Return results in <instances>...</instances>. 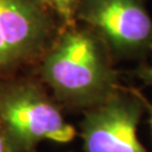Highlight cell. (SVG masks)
I'll return each mask as SVG.
<instances>
[{
	"mask_svg": "<svg viewBox=\"0 0 152 152\" xmlns=\"http://www.w3.org/2000/svg\"><path fill=\"white\" fill-rule=\"evenodd\" d=\"M39 80L62 108L87 112L122 85L107 45L89 27L64 26L38 63Z\"/></svg>",
	"mask_w": 152,
	"mask_h": 152,
	"instance_id": "1",
	"label": "cell"
},
{
	"mask_svg": "<svg viewBox=\"0 0 152 152\" xmlns=\"http://www.w3.org/2000/svg\"><path fill=\"white\" fill-rule=\"evenodd\" d=\"M39 79L0 78V127L15 152H34L43 141L70 143L78 131Z\"/></svg>",
	"mask_w": 152,
	"mask_h": 152,
	"instance_id": "2",
	"label": "cell"
},
{
	"mask_svg": "<svg viewBox=\"0 0 152 152\" xmlns=\"http://www.w3.org/2000/svg\"><path fill=\"white\" fill-rule=\"evenodd\" d=\"M62 27L41 0H0V78L39 63Z\"/></svg>",
	"mask_w": 152,
	"mask_h": 152,
	"instance_id": "3",
	"label": "cell"
},
{
	"mask_svg": "<svg viewBox=\"0 0 152 152\" xmlns=\"http://www.w3.org/2000/svg\"><path fill=\"white\" fill-rule=\"evenodd\" d=\"M76 22L89 27L116 59H140L152 51V17L144 0H80Z\"/></svg>",
	"mask_w": 152,
	"mask_h": 152,
	"instance_id": "4",
	"label": "cell"
},
{
	"mask_svg": "<svg viewBox=\"0 0 152 152\" xmlns=\"http://www.w3.org/2000/svg\"><path fill=\"white\" fill-rule=\"evenodd\" d=\"M143 96L122 86L108 100L85 112L78 132L83 152H148L137 136L145 112Z\"/></svg>",
	"mask_w": 152,
	"mask_h": 152,
	"instance_id": "5",
	"label": "cell"
},
{
	"mask_svg": "<svg viewBox=\"0 0 152 152\" xmlns=\"http://www.w3.org/2000/svg\"><path fill=\"white\" fill-rule=\"evenodd\" d=\"M64 26L77 24L76 15L80 0H41Z\"/></svg>",
	"mask_w": 152,
	"mask_h": 152,
	"instance_id": "6",
	"label": "cell"
},
{
	"mask_svg": "<svg viewBox=\"0 0 152 152\" xmlns=\"http://www.w3.org/2000/svg\"><path fill=\"white\" fill-rule=\"evenodd\" d=\"M136 76L145 85H152V62L149 65H141L136 70Z\"/></svg>",
	"mask_w": 152,
	"mask_h": 152,
	"instance_id": "7",
	"label": "cell"
},
{
	"mask_svg": "<svg viewBox=\"0 0 152 152\" xmlns=\"http://www.w3.org/2000/svg\"><path fill=\"white\" fill-rule=\"evenodd\" d=\"M0 152H15L7 136L5 135L4 131L1 130V127H0Z\"/></svg>",
	"mask_w": 152,
	"mask_h": 152,
	"instance_id": "8",
	"label": "cell"
},
{
	"mask_svg": "<svg viewBox=\"0 0 152 152\" xmlns=\"http://www.w3.org/2000/svg\"><path fill=\"white\" fill-rule=\"evenodd\" d=\"M143 102H144V107H145V112L148 113V121H149V125L151 127L152 131V104L147 99L145 96H143Z\"/></svg>",
	"mask_w": 152,
	"mask_h": 152,
	"instance_id": "9",
	"label": "cell"
},
{
	"mask_svg": "<svg viewBox=\"0 0 152 152\" xmlns=\"http://www.w3.org/2000/svg\"><path fill=\"white\" fill-rule=\"evenodd\" d=\"M34 152H37V151H34Z\"/></svg>",
	"mask_w": 152,
	"mask_h": 152,
	"instance_id": "10",
	"label": "cell"
}]
</instances>
